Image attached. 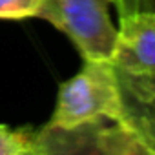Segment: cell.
<instances>
[{
  "label": "cell",
  "instance_id": "cell-1",
  "mask_svg": "<svg viewBox=\"0 0 155 155\" xmlns=\"http://www.w3.org/2000/svg\"><path fill=\"white\" fill-rule=\"evenodd\" d=\"M126 117L122 90L111 62L84 60L79 73L60 84L48 124L73 128L102 120L119 122Z\"/></svg>",
  "mask_w": 155,
  "mask_h": 155
},
{
  "label": "cell",
  "instance_id": "cell-2",
  "mask_svg": "<svg viewBox=\"0 0 155 155\" xmlns=\"http://www.w3.org/2000/svg\"><path fill=\"white\" fill-rule=\"evenodd\" d=\"M111 66L124 101L140 102L155 95V13L119 17Z\"/></svg>",
  "mask_w": 155,
  "mask_h": 155
},
{
  "label": "cell",
  "instance_id": "cell-3",
  "mask_svg": "<svg viewBox=\"0 0 155 155\" xmlns=\"http://www.w3.org/2000/svg\"><path fill=\"white\" fill-rule=\"evenodd\" d=\"M113 0H44L38 18L62 31L84 60H108L117 40V28L110 18Z\"/></svg>",
  "mask_w": 155,
  "mask_h": 155
},
{
  "label": "cell",
  "instance_id": "cell-4",
  "mask_svg": "<svg viewBox=\"0 0 155 155\" xmlns=\"http://www.w3.org/2000/svg\"><path fill=\"white\" fill-rule=\"evenodd\" d=\"M108 122H88L73 128L44 124L33 139L42 155H110L106 144Z\"/></svg>",
  "mask_w": 155,
  "mask_h": 155
},
{
  "label": "cell",
  "instance_id": "cell-5",
  "mask_svg": "<svg viewBox=\"0 0 155 155\" xmlns=\"http://www.w3.org/2000/svg\"><path fill=\"white\" fill-rule=\"evenodd\" d=\"M104 135L110 155H155L153 144L128 117L119 122H108Z\"/></svg>",
  "mask_w": 155,
  "mask_h": 155
},
{
  "label": "cell",
  "instance_id": "cell-6",
  "mask_svg": "<svg viewBox=\"0 0 155 155\" xmlns=\"http://www.w3.org/2000/svg\"><path fill=\"white\" fill-rule=\"evenodd\" d=\"M124 104L128 119L142 131V135L155 148V95L140 102L124 101Z\"/></svg>",
  "mask_w": 155,
  "mask_h": 155
},
{
  "label": "cell",
  "instance_id": "cell-7",
  "mask_svg": "<svg viewBox=\"0 0 155 155\" xmlns=\"http://www.w3.org/2000/svg\"><path fill=\"white\" fill-rule=\"evenodd\" d=\"M33 133L0 124V155H28L33 146Z\"/></svg>",
  "mask_w": 155,
  "mask_h": 155
},
{
  "label": "cell",
  "instance_id": "cell-8",
  "mask_svg": "<svg viewBox=\"0 0 155 155\" xmlns=\"http://www.w3.org/2000/svg\"><path fill=\"white\" fill-rule=\"evenodd\" d=\"M44 0H0V20H24L38 17Z\"/></svg>",
  "mask_w": 155,
  "mask_h": 155
},
{
  "label": "cell",
  "instance_id": "cell-9",
  "mask_svg": "<svg viewBox=\"0 0 155 155\" xmlns=\"http://www.w3.org/2000/svg\"><path fill=\"white\" fill-rule=\"evenodd\" d=\"M113 6L117 8L119 17L140 13V11L155 13V0H113Z\"/></svg>",
  "mask_w": 155,
  "mask_h": 155
},
{
  "label": "cell",
  "instance_id": "cell-10",
  "mask_svg": "<svg viewBox=\"0 0 155 155\" xmlns=\"http://www.w3.org/2000/svg\"><path fill=\"white\" fill-rule=\"evenodd\" d=\"M33 135H35V133H33ZM28 155H42V153H40V150H38V148H37V144H35V139H33V146H31V150H29V153H28Z\"/></svg>",
  "mask_w": 155,
  "mask_h": 155
}]
</instances>
